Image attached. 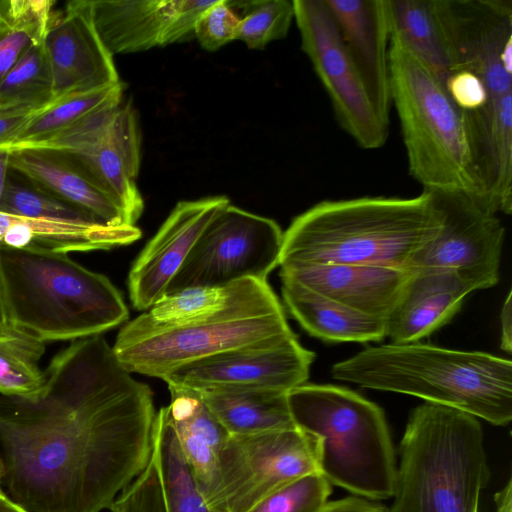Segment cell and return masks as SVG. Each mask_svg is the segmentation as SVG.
<instances>
[{
	"mask_svg": "<svg viewBox=\"0 0 512 512\" xmlns=\"http://www.w3.org/2000/svg\"><path fill=\"white\" fill-rule=\"evenodd\" d=\"M42 389L0 394L1 484L28 512H101L146 468L156 411L100 335L55 355Z\"/></svg>",
	"mask_w": 512,
	"mask_h": 512,
	"instance_id": "obj_1",
	"label": "cell"
},
{
	"mask_svg": "<svg viewBox=\"0 0 512 512\" xmlns=\"http://www.w3.org/2000/svg\"><path fill=\"white\" fill-rule=\"evenodd\" d=\"M440 226L441 213L428 190L411 198L324 200L296 216L283 232L279 265L302 262L407 270Z\"/></svg>",
	"mask_w": 512,
	"mask_h": 512,
	"instance_id": "obj_2",
	"label": "cell"
},
{
	"mask_svg": "<svg viewBox=\"0 0 512 512\" xmlns=\"http://www.w3.org/2000/svg\"><path fill=\"white\" fill-rule=\"evenodd\" d=\"M331 375L363 388L419 397L496 426L512 420V363L485 352L390 343L335 363Z\"/></svg>",
	"mask_w": 512,
	"mask_h": 512,
	"instance_id": "obj_3",
	"label": "cell"
},
{
	"mask_svg": "<svg viewBox=\"0 0 512 512\" xmlns=\"http://www.w3.org/2000/svg\"><path fill=\"white\" fill-rule=\"evenodd\" d=\"M0 280L9 324L44 343L100 335L129 316L112 282L66 252L0 247Z\"/></svg>",
	"mask_w": 512,
	"mask_h": 512,
	"instance_id": "obj_4",
	"label": "cell"
},
{
	"mask_svg": "<svg viewBox=\"0 0 512 512\" xmlns=\"http://www.w3.org/2000/svg\"><path fill=\"white\" fill-rule=\"evenodd\" d=\"M295 337L268 282L242 279L232 283L226 305L211 316L167 326L144 312L122 326L112 349L128 372L162 379L206 357Z\"/></svg>",
	"mask_w": 512,
	"mask_h": 512,
	"instance_id": "obj_5",
	"label": "cell"
},
{
	"mask_svg": "<svg viewBox=\"0 0 512 512\" xmlns=\"http://www.w3.org/2000/svg\"><path fill=\"white\" fill-rule=\"evenodd\" d=\"M399 456L389 512H479L491 471L478 418L419 405L409 415Z\"/></svg>",
	"mask_w": 512,
	"mask_h": 512,
	"instance_id": "obj_6",
	"label": "cell"
},
{
	"mask_svg": "<svg viewBox=\"0 0 512 512\" xmlns=\"http://www.w3.org/2000/svg\"><path fill=\"white\" fill-rule=\"evenodd\" d=\"M388 63L391 103L399 118L410 176L423 190L461 193L489 211L464 113L437 79L393 41Z\"/></svg>",
	"mask_w": 512,
	"mask_h": 512,
	"instance_id": "obj_7",
	"label": "cell"
},
{
	"mask_svg": "<svg viewBox=\"0 0 512 512\" xmlns=\"http://www.w3.org/2000/svg\"><path fill=\"white\" fill-rule=\"evenodd\" d=\"M460 69L486 92L471 127L477 165L493 213L512 212V1L449 0Z\"/></svg>",
	"mask_w": 512,
	"mask_h": 512,
	"instance_id": "obj_8",
	"label": "cell"
},
{
	"mask_svg": "<svg viewBox=\"0 0 512 512\" xmlns=\"http://www.w3.org/2000/svg\"><path fill=\"white\" fill-rule=\"evenodd\" d=\"M296 428L319 443V472L331 485L373 501L392 498L396 457L383 410L335 385L302 384L287 393Z\"/></svg>",
	"mask_w": 512,
	"mask_h": 512,
	"instance_id": "obj_9",
	"label": "cell"
},
{
	"mask_svg": "<svg viewBox=\"0 0 512 512\" xmlns=\"http://www.w3.org/2000/svg\"><path fill=\"white\" fill-rule=\"evenodd\" d=\"M319 472V443L298 428L229 435L206 498L215 512H247L268 494Z\"/></svg>",
	"mask_w": 512,
	"mask_h": 512,
	"instance_id": "obj_10",
	"label": "cell"
},
{
	"mask_svg": "<svg viewBox=\"0 0 512 512\" xmlns=\"http://www.w3.org/2000/svg\"><path fill=\"white\" fill-rule=\"evenodd\" d=\"M282 243L283 231L273 219L228 204L208 223L166 294L242 279L267 281L279 265Z\"/></svg>",
	"mask_w": 512,
	"mask_h": 512,
	"instance_id": "obj_11",
	"label": "cell"
},
{
	"mask_svg": "<svg viewBox=\"0 0 512 512\" xmlns=\"http://www.w3.org/2000/svg\"><path fill=\"white\" fill-rule=\"evenodd\" d=\"M61 152L77 162L118 202L126 223L135 226L144 210L136 179L141 164L138 116L129 101L101 110L48 138L14 146Z\"/></svg>",
	"mask_w": 512,
	"mask_h": 512,
	"instance_id": "obj_12",
	"label": "cell"
},
{
	"mask_svg": "<svg viewBox=\"0 0 512 512\" xmlns=\"http://www.w3.org/2000/svg\"><path fill=\"white\" fill-rule=\"evenodd\" d=\"M301 48L330 100L341 128L363 149L382 147L389 125L378 116L324 0H293Z\"/></svg>",
	"mask_w": 512,
	"mask_h": 512,
	"instance_id": "obj_13",
	"label": "cell"
},
{
	"mask_svg": "<svg viewBox=\"0 0 512 512\" xmlns=\"http://www.w3.org/2000/svg\"><path fill=\"white\" fill-rule=\"evenodd\" d=\"M431 192L441 213V226L415 253L407 270H455L475 281L479 289L496 285L505 237L501 220L464 194Z\"/></svg>",
	"mask_w": 512,
	"mask_h": 512,
	"instance_id": "obj_14",
	"label": "cell"
},
{
	"mask_svg": "<svg viewBox=\"0 0 512 512\" xmlns=\"http://www.w3.org/2000/svg\"><path fill=\"white\" fill-rule=\"evenodd\" d=\"M314 352L297 337L278 344L232 350L206 357L162 378L168 389L192 392L271 390L288 393L306 383Z\"/></svg>",
	"mask_w": 512,
	"mask_h": 512,
	"instance_id": "obj_15",
	"label": "cell"
},
{
	"mask_svg": "<svg viewBox=\"0 0 512 512\" xmlns=\"http://www.w3.org/2000/svg\"><path fill=\"white\" fill-rule=\"evenodd\" d=\"M214 2L90 0L94 26L112 55L190 41L198 18Z\"/></svg>",
	"mask_w": 512,
	"mask_h": 512,
	"instance_id": "obj_16",
	"label": "cell"
},
{
	"mask_svg": "<svg viewBox=\"0 0 512 512\" xmlns=\"http://www.w3.org/2000/svg\"><path fill=\"white\" fill-rule=\"evenodd\" d=\"M228 204V197L221 195L175 205L129 271V298L135 310L148 311L167 293L208 223Z\"/></svg>",
	"mask_w": 512,
	"mask_h": 512,
	"instance_id": "obj_17",
	"label": "cell"
},
{
	"mask_svg": "<svg viewBox=\"0 0 512 512\" xmlns=\"http://www.w3.org/2000/svg\"><path fill=\"white\" fill-rule=\"evenodd\" d=\"M44 47L53 77L54 99L118 83L113 55L101 41L90 0H72L52 15Z\"/></svg>",
	"mask_w": 512,
	"mask_h": 512,
	"instance_id": "obj_18",
	"label": "cell"
},
{
	"mask_svg": "<svg viewBox=\"0 0 512 512\" xmlns=\"http://www.w3.org/2000/svg\"><path fill=\"white\" fill-rule=\"evenodd\" d=\"M408 275L385 317L386 337L393 344L419 342L449 323L477 283L455 270L420 268Z\"/></svg>",
	"mask_w": 512,
	"mask_h": 512,
	"instance_id": "obj_19",
	"label": "cell"
},
{
	"mask_svg": "<svg viewBox=\"0 0 512 512\" xmlns=\"http://www.w3.org/2000/svg\"><path fill=\"white\" fill-rule=\"evenodd\" d=\"M380 119L389 125V30L385 0H324Z\"/></svg>",
	"mask_w": 512,
	"mask_h": 512,
	"instance_id": "obj_20",
	"label": "cell"
},
{
	"mask_svg": "<svg viewBox=\"0 0 512 512\" xmlns=\"http://www.w3.org/2000/svg\"><path fill=\"white\" fill-rule=\"evenodd\" d=\"M280 277L357 312L384 318L394 305L407 270L345 264L289 262Z\"/></svg>",
	"mask_w": 512,
	"mask_h": 512,
	"instance_id": "obj_21",
	"label": "cell"
},
{
	"mask_svg": "<svg viewBox=\"0 0 512 512\" xmlns=\"http://www.w3.org/2000/svg\"><path fill=\"white\" fill-rule=\"evenodd\" d=\"M7 152L10 169L56 198L106 225H128L115 198L67 155L35 147L14 148Z\"/></svg>",
	"mask_w": 512,
	"mask_h": 512,
	"instance_id": "obj_22",
	"label": "cell"
},
{
	"mask_svg": "<svg viewBox=\"0 0 512 512\" xmlns=\"http://www.w3.org/2000/svg\"><path fill=\"white\" fill-rule=\"evenodd\" d=\"M390 41L412 54L444 87L460 70L449 0H385Z\"/></svg>",
	"mask_w": 512,
	"mask_h": 512,
	"instance_id": "obj_23",
	"label": "cell"
},
{
	"mask_svg": "<svg viewBox=\"0 0 512 512\" xmlns=\"http://www.w3.org/2000/svg\"><path fill=\"white\" fill-rule=\"evenodd\" d=\"M142 235L137 226L95 222L67 224L0 211V247L40 245L62 252L107 250L129 245Z\"/></svg>",
	"mask_w": 512,
	"mask_h": 512,
	"instance_id": "obj_24",
	"label": "cell"
},
{
	"mask_svg": "<svg viewBox=\"0 0 512 512\" xmlns=\"http://www.w3.org/2000/svg\"><path fill=\"white\" fill-rule=\"evenodd\" d=\"M169 391L170 402L161 409L206 499L215 480L219 453L230 434L197 393Z\"/></svg>",
	"mask_w": 512,
	"mask_h": 512,
	"instance_id": "obj_25",
	"label": "cell"
},
{
	"mask_svg": "<svg viewBox=\"0 0 512 512\" xmlns=\"http://www.w3.org/2000/svg\"><path fill=\"white\" fill-rule=\"evenodd\" d=\"M282 297L294 319L325 342H376L386 337L385 319L366 315L281 278Z\"/></svg>",
	"mask_w": 512,
	"mask_h": 512,
	"instance_id": "obj_26",
	"label": "cell"
},
{
	"mask_svg": "<svg viewBox=\"0 0 512 512\" xmlns=\"http://www.w3.org/2000/svg\"><path fill=\"white\" fill-rule=\"evenodd\" d=\"M195 393L230 435L296 428L285 392L237 390Z\"/></svg>",
	"mask_w": 512,
	"mask_h": 512,
	"instance_id": "obj_27",
	"label": "cell"
},
{
	"mask_svg": "<svg viewBox=\"0 0 512 512\" xmlns=\"http://www.w3.org/2000/svg\"><path fill=\"white\" fill-rule=\"evenodd\" d=\"M124 84L118 83L102 88L70 93L53 99L38 109L22 127L14 140L0 149L36 142L58 134L87 117L118 105L124 99Z\"/></svg>",
	"mask_w": 512,
	"mask_h": 512,
	"instance_id": "obj_28",
	"label": "cell"
},
{
	"mask_svg": "<svg viewBox=\"0 0 512 512\" xmlns=\"http://www.w3.org/2000/svg\"><path fill=\"white\" fill-rule=\"evenodd\" d=\"M153 442L166 512H215L199 489L161 408L154 419Z\"/></svg>",
	"mask_w": 512,
	"mask_h": 512,
	"instance_id": "obj_29",
	"label": "cell"
},
{
	"mask_svg": "<svg viewBox=\"0 0 512 512\" xmlns=\"http://www.w3.org/2000/svg\"><path fill=\"white\" fill-rule=\"evenodd\" d=\"M51 0L0 1V83L16 62L46 35Z\"/></svg>",
	"mask_w": 512,
	"mask_h": 512,
	"instance_id": "obj_30",
	"label": "cell"
},
{
	"mask_svg": "<svg viewBox=\"0 0 512 512\" xmlns=\"http://www.w3.org/2000/svg\"><path fill=\"white\" fill-rule=\"evenodd\" d=\"M45 343L8 324L0 330V394L27 397L39 392L45 373L39 361Z\"/></svg>",
	"mask_w": 512,
	"mask_h": 512,
	"instance_id": "obj_31",
	"label": "cell"
},
{
	"mask_svg": "<svg viewBox=\"0 0 512 512\" xmlns=\"http://www.w3.org/2000/svg\"><path fill=\"white\" fill-rule=\"evenodd\" d=\"M54 99L53 77L44 40L32 46L0 83V107L42 108Z\"/></svg>",
	"mask_w": 512,
	"mask_h": 512,
	"instance_id": "obj_32",
	"label": "cell"
},
{
	"mask_svg": "<svg viewBox=\"0 0 512 512\" xmlns=\"http://www.w3.org/2000/svg\"><path fill=\"white\" fill-rule=\"evenodd\" d=\"M0 211L67 224L102 223L61 201L12 169L9 170L5 181L0 199Z\"/></svg>",
	"mask_w": 512,
	"mask_h": 512,
	"instance_id": "obj_33",
	"label": "cell"
},
{
	"mask_svg": "<svg viewBox=\"0 0 512 512\" xmlns=\"http://www.w3.org/2000/svg\"><path fill=\"white\" fill-rule=\"evenodd\" d=\"M232 290L223 287H191L161 297L145 313L155 323L180 326L203 320L222 309Z\"/></svg>",
	"mask_w": 512,
	"mask_h": 512,
	"instance_id": "obj_34",
	"label": "cell"
},
{
	"mask_svg": "<svg viewBox=\"0 0 512 512\" xmlns=\"http://www.w3.org/2000/svg\"><path fill=\"white\" fill-rule=\"evenodd\" d=\"M245 14L240 17L237 40L249 49L261 50L272 41L286 37L294 19L293 0L240 2Z\"/></svg>",
	"mask_w": 512,
	"mask_h": 512,
	"instance_id": "obj_35",
	"label": "cell"
},
{
	"mask_svg": "<svg viewBox=\"0 0 512 512\" xmlns=\"http://www.w3.org/2000/svg\"><path fill=\"white\" fill-rule=\"evenodd\" d=\"M331 493L330 482L311 473L274 490L247 512H317Z\"/></svg>",
	"mask_w": 512,
	"mask_h": 512,
	"instance_id": "obj_36",
	"label": "cell"
},
{
	"mask_svg": "<svg viewBox=\"0 0 512 512\" xmlns=\"http://www.w3.org/2000/svg\"><path fill=\"white\" fill-rule=\"evenodd\" d=\"M240 17L234 12L230 1L215 0L198 18L194 27V38L207 51H216L237 40Z\"/></svg>",
	"mask_w": 512,
	"mask_h": 512,
	"instance_id": "obj_37",
	"label": "cell"
},
{
	"mask_svg": "<svg viewBox=\"0 0 512 512\" xmlns=\"http://www.w3.org/2000/svg\"><path fill=\"white\" fill-rule=\"evenodd\" d=\"M37 110L22 106L0 107V146L11 143Z\"/></svg>",
	"mask_w": 512,
	"mask_h": 512,
	"instance_id": "obj_38",
	"label": "cell"
},
{
	"mask_svg": "<svg viewBox=\"0 0 512 512\" xmlns=\"http://www.w3.org/2000/svg\"><path fill=\"white\" fill-rule=\"evenodd\" d=\"M317 512H389V507L354 495L326 502Z\"/></svg>",
	"mask_w": 512,
	"mask_h": 512,
	"instance_id": "obj_39",
	"label": "cell"
},
{
	"mask_svg": "<svg viewBox=\"0 0 512 512\" xmlns=\"http://www.w3.org/2000/svg\"><path fill=\"white\" fill-rule=\"evenodd\" d=\"M512 300L511 291L501 310V349L510 353L512 350Z\"/></svg>",
	"mask_w": 512,
	"mask_h": 512,
	"instance_id": "obj_40",
	"label": "cell"
},
{
	"mask_svg": "<svg viewBox=\"0 0 512 512\" xmlns=\"http://www.w3.org/2000/svg\"><path fill=\"white\" fill-rule=\"evenodd\" d=\"M496 512H512V480L494 495Z\"/></svg>",
	"mask_w": 512,
	"mask_h": 512,
	"instance_id": "obj_41",
	"label": "cell"
},
{
	"mask_svg": "<svg viewBox=\"0 0 512 512\" xmlns=\"http://www.w3.org/2000/svg\"><path fill=\"white\" fill-rule=\"evenodd\" d=\"M10 170L9 152L0 149V199Z\"/></svg>",
	"mask_w": 512,
	"mask_h": 512,
	"instance_id": "obj_42",
	"label": "cell"
},
{
	"mask_svg": "<svg viewBox=\"0 0 512 512\" xmlns=\"http://www.w3.org/2000/svg\"><path fill=\"white\" fill-rule=\"evenodd\" d=\"M0 512H28L7 496H0Z\"/></svg>",
	"mask_w": 512,
	"mask_h": 512,
	"instance_id": "obj_43",
	"label": "cell"
},
{
	"mask_svg": "<svg viewBox=\"0 0 512 512\" xmlns=\"http://www.w3.org/2000/svg\"><path fill=\"white\" fill-rule=\"evenodd\" d=\"M9 324L7 317L6 304L3 294V288L0 280V330Z\"/></svg>",
	"mask_w": 512,
	"mask_h": 512,
	"instance_id": "obj_44",
	"label": "cell"
},
{
	"mask_svg": "<svg viewBox=\"0 0 512 512\" xmlns=\"http://www.w3.org/2000/svg\"><path fill=\"white\" fill-rule=\"evenodd\" d=\"M0 496H6V494L4 493V491L2 489V484H1V463H0Z\"/></svg>",
	"mask_w": 512,
	"mask_h": 512,
	"instance_id": "obj_45",
	"label": "cell"
}]
</instances>
